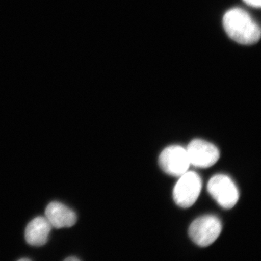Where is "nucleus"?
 Returning a JSON list of instances; mask_svg holds the SVG:
<instances>
[{"instance_id":"obj_1","label":"nucleus","mask_w":261,"mask_h":261,"mask_svg":"<svg viewBox=\"0 0 261 261\" xmlns=\"http://www.w3.org/2000/svg\"><path fill=\"white\" fill-rule=\"evenodd\" d=\"M223 25L228 37L239 44H254L260 38V29L247 11L235 8L226 12Z\"/></svg>"},{"instance_id":"obj_2","label":"nucleus","mask_w":261,"mask_h":261,"mask_svg":"<svg viewBox=\"0 0 261 261\" xmlns=\"http://www.w3.org/2000/svg\"><path fill=\"white\" fill-rule=\"evenodd\" d=\"M221 230L222 225L216 216H202L190 225L189 235L196 245L207 247L217 240Z\"/></svg>"},{"instance_id":"obj_3","label":"nucleus","mask_w":261,"mask_h":261,"mask_svg":"<svg viewBox=\"0 0 261 261\" xmlns=\"http://www.w3.org/2000/svg\"><path fill=\"white\" fill-rule=\"evenodd\" d=\"M173 190V200L183 208L191 207L197 201L202 189V180L197 173L188 171L179 176Z\"/></svg>"},{"instance_id":"obj_4","label":"nucleus","mask_w":261,"mask_h":261,"mask_svg":"<svg viewBox=\"0 0 261 261\" xmlns=\"http://www.w3.org/2000/svg\"><path fill=\"white\" fill-rule=\"evenodd\" d=\"M207 191L220 206L232 208L239 200L238 187L226 175H216L207 184Z\"/></svg>"},{"instance_id":"obj_5","label":"nucleus","mask_w":261,"mask_h":261,"mask_svg":"<svg viewBox=\"0 0 261 261\" xmlns=\"http://www.w3.org/2000/svg\"><path fill=\"white\" fill-rule=\"evenodd\" d=\"M159 165L165 173L179 177L190 166L186 149L174 145L167 147L160 154Z\"/></svg>"},{"instance_id":"obj_6","label":"nucleus","mask_w":261,"mask_h":261,"mask_svg":"<svg viewBox=\"0 0 261 261\" xmlns=\"http://www.w3.org/2000/svg\"><path fill=\"white\" fill-rule=\"evenodd\" d=\"M190 165L206 168L214 166L220 158L219 149L210 142L201 140L192 141L187 149Z\"/></svg>"},{"instance_id":"obj_7","label":"nucleus","mask_w":261,"mask_h":261,"mask_svg":"<svg viewBox=\"0 0 261 261\" xmlns=\"http://www.w3.org/2000/svg\"><path fill=\"white\" fill-rule=\"evenodd\" d=\"M45 216L51 226L56 228L71 227L76 223L74 211L61 202L49 203L46 208Z\"/></svg>"},{"instance_id":"obj_8","label":"nucleus","mask_w":261,"mask_h":261,"mask_svg":"<svg viewBox=\"0 0 261 261\" xmlns=\"http://www.w3.org/2000/svg\"><path fill=\"white\" fill-rule=\"evenodd\" d=\"M53 226L46 218L39 216L27 225L25 238L27 243L32 246H42L47 242Z\"/></svg>"},{"instance_id":"obj_9","label":"nucleus","mask_w":261,"mask_h":261,"mask_svg":"<svg viewBox=\"0 0 261 261\" xmlns=\"http://www.w3.org/2000/svg\"><path fill=\"white\" fill-rule=\"evenodd\" d=\"M247 5L254 8H260L261 5V0H243Z\"/></svg>"},{"instance_id":"obj_10","label":"nucleus","mask_w":261,"mask_h":261,"mask_svg":"<svg viewBox=\"0 0 261 261\" xmlns=\"http://www.w3.org/2000/svg\"><path fill=\"white\" fill-rule=\"evenodd\" d=\"M65 260H73V261H78L80 260V259L78 258V257H67V258L65 259Z\"/></svg>"},{"instance_id":"obj_11","label":"nucleus","mask_w":261,"mask_h":261,"mask_svg":"<svg viewBox=\"0 0 261 261\" xmlns=\"http://www.w3.org/2000/svg\"><path fill=\"white\" fill-rule=\"evenodd\" d=\"M20 261H22V260H30V259L29 258H21V259H20V260H19Z\"/></svg>"}]
</instances>
